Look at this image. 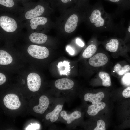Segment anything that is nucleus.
Returning <instances> with one entry per match:
<instances>
[{"instance_id": "nucleus-19", "label": "nucleus", "mask_w": 130, "mask_h": 130, "mask_svg": "<svg viewBox=\"0 0 130 130\" xmlns=\"http://www.w3.org/2000/svg\"><path fill=\"white\" fill-rule=\"evenodd\" d=\"M57 67L61 75H67L70 71V63L65 60L63 62H60L58 64Z\"/></svg>"}, {"instance_id": "nucleus-22", "label": "nucleus", "mask_w": 130, "mask_h": 130, "mask_svg": "<svg viewBox=\"0 0 130 130\" xmlns=\"http://www.w3.org/2000/svg\"><path fill=\"white\" fill-rule=\"evenodd\" d=\"M98 75L102 80V85L103 86L109 87L111 86V78L108 73L104 72H99Z\"/></svg>"}, {"instance_id": "nucleus-3", "label": "nucleus", "mask_w": 130, "mask_h": 130, "mask_svg": "<svg viewBox=\"0 0 130 130\" xmlns=\"http://www.w3.org/2000/svg\"><path fill=\"white\" fill-rule=\"evenodd\" d=\"M0 26L4 30L9 32L15 31L17 28L16 21L13 18L6 15L0 16Z\"/></svg>"}, {"instance_id": "nucleus-11", "label": "nucleus", "mask_w": 130, "mask_h": 130, "mask_svg": "<svg viewBox=\"0 0 130 130\" xmlns=\"http://www.w3.org/2000/svg\"><path fill=\"white\" fill-rule=\"evenodd\" d=\"M78 20L77 16L73 14L68 19L64 27L65 31L68 33H70L73 31L77 27Z\"/></svg>"}, {"instance_id": "nucleus-17", "label": "nucleus", "mask_w": 130, "mask_h": 130, "mask_svg": "<svg viewBox=\"0 0 130 130\" xmlns=\"http://www.w3.org/2000/svg\"><path fill=\"white\" fill-rule=\"evenodd\" d=\"M63 105L58 104L55 107L53 110L51 112L47 114L46 116L47 120L50 119L52 122H55L58 119L60 112L62 109Z\"/></svg>"}, {"instance_id": "nucleus-2", "label": "nucleus", "mask_w": 130, "mask_h": 130, "mask_svg": "<svg viewBox=\"0 0 130 130\" xmlns=\"http://www.w3.org/2000/svg\"><path fill=\"white\" fill-rule=\"evenodd\" d=\"M27 51L29 54L35 58L42 59L47 58L49 56V52L46 47L32 45L28 47Z\"/></svg>"}, {"instance_id": "nucleus-20", "label": "nucleus", "mask_w": 130, "mask_h": 130, "mask_svg": "<svg viewBox=\"0 0 130 130\" xmlns=\"http://www.w3.org/2000/svg\"><path fill=\"white\" fill-rule=\"evenodd\" d=\"M13 61L11 56L7 52L3 50L0 51V64L6 65L11 64Z\"/></svg>"}, {"instance_id": "nucleus-31", "label": "nucleus", "mask_w": 130, "mask_h": 130, "mask_svg": "<svg viewBox=\"0 0 130 130\" xmlns=\"http://www.w3.org/2000/svg\"><path fill=\"white\" fill-rule=\"evenodd\" d=\"M66 50L68 53L71 55H73L75 53V51L73 49L69 46H68L66 48Z\"/></svg>"}, {"instance_id": "nucleus-10", "label": "nucleus", "mask_w": 130, "mask_h": 130, "mask_svg": "<svg viewBox=\"0 0 130 130\" xmlns=\"http://www.w3.org/2000/svg\"><path fill=\"white\" fill-rule=\"evenodd\" d=\"M74 82L72 80L67 78H61L57 80L55 83V87L61 90L71 89L74 86Z\"/></svg>"}, {"instance_id": "nucleus-4", "label": "nucleus", "mask_w": 130, "mask_h": 130, "mask_svg": "<svg viewBox=\"0 0 130 130\" xmlns=\"http://www.w3.org/2000/svg\"><path fill=\"white\" fill-rule=\"evenodd\" d=\"M3 101L5 106L11 110L17 109L21 105V103L18 96L13 94L6 95L4 98Z\"/></svg>"}, {"instance_id": "nucleus-18", "label": "nucleus", "mask_w": 130, "mask_h": 130, "mask_svg": "<svg viewBox=\"0 0 130 130\" xmlns=\"http://www.w3.org/2000/svg\"><path fill=\"white\" fill-rule=\"evenodd\" d=\"M47 22V19L44 17H38L30 19V26L32 30H35L38 26L45 24Z\"/></svg>"}, {"instance_id": "nucleus-9", "label": "nucleus", "mask_w": 130, "mask_h": 130, "mask_svg": "<svg viewBox=\"0 0 130 130\" xmlns=\"http://www.w3.org/2000/svg\"><path fill=\"white\" fill-rule=\"evenodd\" d=\"M49 103L48 98L45 95L42 96L39 98V105L34 107L33 110L37 113L43 114L47 108Z\"/></svg>"}, {"instance_id": "nucleus-16", "label": "nucleus", "mask_w": 130, "mask_h": 130, "mask_svg": "<svg viewBox=\"0 0 130 130\" xmlns=\"http://www.w3.org/2000/svg\"><path fill=\"white\" fill-rule=\"evenodd\" d=\"M105 106V103L103 102L91 105L88 107L87 113L90 115L95 116L100 110L104 109Z\"/></svg>"}, {"instance_id": "nucleus-1", "label": "nucleus", "mask_w": 130, "mask_h": 130, "mask_svg": "<svg viewBox=\"0 0 130 130\" xmlns=\"http://www.w3.org/2000/svg\"><path fill=\"white\" fill-rule=\"evenodd\" d=\"M115 14H109L104 10L99 1L89 17L90 22L99 31L121 30V24L115 21Z\"/></svg>"}, {"instance_id": "nucleus-5", "label": "nucleus", "mask_w": 130, "mask_h": 130, "mask_svg": "<svg viewBox=\"0 0 130 130\" xmlns=\"http://www.w3.org/2000/svg\"><path fill=\"white\" fill-rule=\"evenodd\" d=\"M28 88L31 91L35 92L39 89L41 85V80L39 75L34 72L30 73L27 78Z\"/></svg>"}, {"instance_id": "nucleus-6", "label": "nucleus", "mask_w": 130, "mask_h": 130, "mask_svg": "<svg viewBox=\"0 0 130 130\" xmlns=\"http://www.w3.org/2000/svg\"><path fill=\"white\" fill-rule=\"evenodd\" d=\"M125 43L124 41L116 38H112L107 41L105 45V47L108 51L111 52L117 51L119 48L127 49Z\"/></svg>"}, {"instance_id": "nucleus-24", "label": "nucleus", "mask_w": 130, "mask_h": 130, "mask_svg": "<svg viewBox=\"0 0 130 130\" xmlns=\"http://www.w3.org/2000/svg\"><path fill=\"white\" fill-rule=\"evenodd\" d=\"M0 4L2 6L10 8L15 6L16 3L14 0H0Z\"/></svg>"}, {"instance_id": "nucleus-23", "label": "nucleus", "mask_w": 130, "mask_h": 130, "mask_svg": "<svg viewBox=\"0 0 130 130\" xmlns=\"http://www.w3.org/2000/svg\"><path fill=\"white\" fill-rule=\"evenodd\" d=\"M114 70L119 75H122L130 71V66L128 65L122 66L119 63H117L114 66Z\"/></svg>"}, {"instance_id": "nucleus-12", "label": "nucleus", "mask_w": 130, "mask_h": 130, "mask_svg": "<svg viewBox=\"0 0 130 130\" xmlns=\"http://www.w3.org/2000/svg\"><path fill=\"white\" fill-rule=\"evenodd\" d=\"M104 93L101 92L95 94L87 93L84 96V99L85 101L92 102L93 104H98L100 102L104 97Z\"/></svg>"}, {"instance_id": "nucleus-26", "label": "nucleus", "mask_w": 130, "mask_h": 130, "mask_svg": "<svg viewBox=\"0 0 130 130\" xmlns=\"http://www.w3.org/2000/svg\"><path fill=\"white\" fill-rule=\"evenodd\" d=\"M122 80L124 84L126 85L130 84V73L125 74Z\"/></svg>"}, {"instance_id": "nucleus-21", "label": "nucleus", "mask_w": 130, "mask_h": 130, "mask_svg": "<svg viewBox=\"0 0 130 130\" xmlns=\"http://www.w3.org/2000/svg\"><path fill=\"white\" fill-rule=\"evenodd\" d=\"M97 49L96 46L94 44L89 45L85 49L82 54L84 58H88L91 57L95 53Z\"/></svg>"}, {"instance_id": "nucleus-27", "label": "nucleus", "mask_w": 130, "mask_h": 130, "mask_svg": "<svg viewBox=\"0 0 130 130\" xmlns=\"http://www.w3.org/2000/svg\"><path fill=\"white\" fill-rule=\"evenodd\" d=\"M122 95L125 98H130V86L127 87L123 91Z\"/></svg>"}, {"instance_id": "nucleus-25", "label": "nucleus", "mask_w": 130, "mask_h": 130, "mask_svg": "<svg viewBox=\"0 0 130 130\" xmlns=\"http://www.w3.org/2000/svg\"><path fill=\"white\" fill-rule=\"evenodd\" d=\"M105 124L103 120H98L97 122L96 127L94 129V130H105Z\"/></svg>"}, {"instance_id": "nucleus-30", "label": "nucleus", "mask_w": 130, "mask_h": 130, "mask_svg": "<svg viewBox=\"0 0 130 130\" xmlns=\"http://www.w3.org/2000/svg\"><path fill=\"white\" fill-rule=\"evenodd\" d=\"M6 78L5 75L3 74L0 73V85L3 84L6 81Z\"/></svg>"}, {"instance_id": "nucleus-8", "label": "nucleus", "mask_w": 130, "mask_h": 130, "mask_svg": "<svg viewBox=\"0 0 130 130\" xmlns=\"http://www.w3.org/2000/svg\"><path fill=\"white\" fill-rule=\"evenodd\" d=\"M34 7L27 11L25 15V18L27 20L39 17L44 13L45 9L44 7L39 3L34 4Z\"/></svg>"}, {"instance_id": "nucleus-32", "label": "nucleus", "mask_w": 130, "mask_h": 130, "mask_svg": "<svg viewBox=\"0 0 130 130\" xmlns=\"http://www.w3.org/2000/svg\"><path fill=\"white\" fill-rule=\"evenodd\" d=\"M76 43L79 46L83 47L84 45L83 42L79 38H77L76 40Z\"/></svg>"}, {"instance_id": "nucleus-34", "label": "nucleus", "mask_w": 130, "mask_h": 130, "mask_svg": "<svg viewBox=\"0 0 130 130\" xmlns=\"http://www.w3.org/2000/svg\"><path fill=\"white\" fill-rule=\"evenodd\" d=\"M14 0L17 1H26L25 0Z\"/></svg>"}, {"instance_id": "nucleus-7", "label": "nucleus", "mask_w": 130, "mask_h": 130, "mask_svg": "<svg viewBox=\"0 0 130 130\" xmlns=\"http://www.w3.org/2000/svg\"><path fill=\"white\" fill-rule=\"evenodd\" d=\"M108 59L107 56L102 53H98L89 60V63L91 66L94 67H100L105 65L108 62Z\"/></svg>"}, {"instance_id": "nucleus-15", "label": "nucleus", "mask_w": 130, "mask_h": 130, "mask_svg": "<svg viewBox=\"0 0 130 130\" xmlns=\"http://www.w3.org/2000/svg\"><path fill=\"white\" fill-rule=\"evenodd\" d=\"M62 117L67 121L68 124H69L76 119L80 118L81 117V112L78 110H76L70 114H68L65 110L62 111L60 113Z\"/></svg>"}, {"instance_id": "nucleus-13", "label": "nucleus", "mask_w": 130, "mask_h": 130, "mask_svg": "<svg viewBox=\"0 0 130 130\" xmlns=\"http://www.w3.org/2000/svg\"><path fill=\"white\" fill-rule=\"evenodd\" d=\"M29 39L33 43L40 44L44 43L46 41L47 37L46 35L43 33L33 32L30 35Z\"/></svg>"}, {"instance_id": "nucleus-28", "label": "nucleus", "mask_w": 130, "mask_h": 130, "mask_svg": "<svg viewBox=\"0 0 130 130\" xmlns=\"http://www.w3.org/2000/svg\"><path fill=\"white\" fill-rule=\"evenodd\" d=\"M130 40V21L126 30V36L124 41L125 43Z\"/></svg>"}, {"instance_id": "nucleus-29", "label": "nucleus", "mask_w": 130, "mask_h": 130, "mask_svg": "<svg viewBox=\"0 0 130 130\" xmlns=\"http://www.w3.org/2000/svg\"><path fill=\"white\" fill-rule=\"evenodd\" d=\"M39 125L37 124H31V125H29L28 127L26 130H37L38 129H39Z\"/></svg>"}, {"instance_id": "nucleus-14", "label": "nucleus", "mask_w": 130, "mask_h": 130, "mask_svg": "<svg viewBox=\"0 0 130 130\" xmlns=\"http://www.w3.org/2000/svg\"><path fill=\"white\" fill-rule=\"evenodd\" d=\"M115 3L117 6V9L116 13L119 14V12L130 9V0H105Z\"/></svg>"}, {"instance_id": "nucleus-33", "label": "nucleus", "mask_w": 130, "mask_h": 130, "mask_svg": "<svg viewBox=\"0 0 130 130\" xmlns=\"http://www.w3.org/2000/svg\"><path fill=\"white\" fill-rule=\"evenodd\" d=\"M71 0H61V1L63 3H68Z\"/></svg>"}]
</instances>
